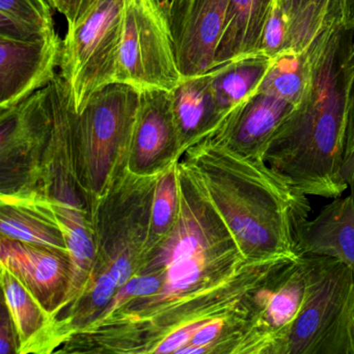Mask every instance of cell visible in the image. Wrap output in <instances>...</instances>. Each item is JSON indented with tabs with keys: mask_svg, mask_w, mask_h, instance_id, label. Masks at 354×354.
I'll list each match as a JSON object with an SVG mask.
<instances>
[{
	"mask_svg": "<svg viewBox=\"0 0 354 354\" xmlns=\"http://www.w3.org/2000/svg\"><path fill=\"white\" fill-rule=\"evenodd\" d=\"M306 50V92L267 142L262 159L306 196L339 198L349 188L344 165L354 107V28L333 16Z\"/></svg>",
	"mask_w": 354,
	"mask_h": 354,
	"instance_id": "obj_1",
	"label": "cell"
},
{
	"mask_svg": "<svg viewBox=\"0 0 354 354\" xmlns=\"http://www.w3.org/2000/svg\"><path fill=\"white\" fill-rule=\"evenodd\" d=\"M207 151L211 205L245 262L298 257V235L312 211L308 196L263 159L212 142Z\"/></svg>",
	"mask_w": 354,
	"mask_h": 354,
	"instance_id": "obj_2",
	"label": "cell"
},
{
	"mask_svg": "<svg viewBox=\"0 0 354 354\" xmlns=\"http://www.w3.org/2000/svg\"><path fill=\"white\" fill-rule=\"evenodd\" d=\"M301 257L306 266L304 299L281 354H350L353 271L335 259Z\"/></svg>",
	"mask_w": 354,
	"mask_h": 354,
	"instance_id": "obj_3",
	"label": "cell"
},
{
	"mask_svg": "<svg viewBox=\"0 0 354 354\" xmlns=\"http://www.w3.org/2000/svg\"><path fill=\"white\" fill-rule=\"evenodd\" d=\"M124 0H96L63 39L59 73L72 91L78 113L91 97L117 82Z\"/></svg>",
	"mask_w": 354,
	"mask_h": 354,
	"instance_id": "obj_4",
	"label": "cell"
},
{
	"mask_svg": "<svg viewBox=\"0 0 354 354\" xmlns=\"http://www.w3.org/2000/svg\"><path fill=\"white\" fill-rule=\"evenodd\" d=\"M183 80L161 0H124L117 82L171 92Z\"/></svg>",
	"mask_w": 354,
	"mask_h": 354,
	"instance_id": "obj_5",
	"label": "cell"
},
{
	"mask_svg": "<svg viewBox=\"0 0 354 354\" xmlns=\"http://www.w3.org/2000/svg\"><path fill=\"white\" fill-rule=\"evenodd\" d=\"M306 286L304 257H286L252 294L248 333L238 354H281Z\"/></svg>",
	"mask_w": 354,
	"mask_h": 354,
	"instance_id": "obj_6",
	"label": "cell"
},
{
	"mask_svg": "<svg viewBox=\"0 0 354 354\" xmlns=\"http://www.w3.org/2000/svg\"><path fill=\"white\" fill-rule=\"evenodd\" d=\"M140 93L121 82L95 93L78 118V145L95 181L106 175L115 153L133 138Z\"/></svg>",
	"mask_w": 354,
	"mask_h": 354,
	"instance_id": "obj_7",
	"label": "cell"
},
{
	"mask_svg": "<svg viewBox=\"0 0 354 354\" xmlns=\"http://www.w3.org/2000/svg\"><path fill=\"white\" fill-rule=\"evenodd\" d=\"M184 78L214 69L229 0H161Z\"/></svg>",
	"mask_w": 354,
	"mask_h": 354,
	"instance_id": "obj_8",
	"label": "cell"
},
{
	"mask_svg": "<svg viewBox=\"0 0 354 354\" xmlns=\"http://www.w3.org/2000/svg\"><path fill=\"white\" fill-rule=\"evenodd\" d=\"M59 34L38 41L0 37V107L8 109L48 86L61 67Z\"/></svg>",
	"mask_w": 354,
	"mask_h": 354,
	"instance_id": "obj_9",
	"label": "cell"
},
{
	"mask_svg": "<svg viewBox=\"0 0 354 354\" xmlns=\"http://www.w3.org/2000/svg\"><path fill=\"white\" fill-rule=\"evenodd\" d=\"M295 105L279 97L259 92L238 107L221 128L210 136V142L231 150L262 159L265 146Z\"/></svg>",
	"mask_w": 354,
	"mask_h": 354,
	"instance_id": "obj_10",
	"label": "cell"
},
{
	"mask_svg": "<svg viewBox=\"0 0 354 354\" xmlns=\"http://www.w3.org/2000/svg\"><path fill=\"white\" fill-rule=\"evenodd\" d=\"M297 256L335 259L354 273V198L351 194L333 198L302 225Z\"/></svg>",
	"mask_w": 354,
	"mask_h": 354,
	"instance_id": "obj_11",
	"label": "cell"
},
{
	"mask_svg": "<svg viewBox=\"0 0 354 354\" xmlns=\"http://www.w3.org/2000/svg\"><path fill=\"white\" fill-rule=\"evenodd\" d=\"M61 252L10 239L1 240L3 268L17 277L41 306L49 308L57 299L67 277Z\"/></svg>",
	"mask_w": 354,
	"mask_h": 354,
	"instance_id": "obj_12",
	"label": "cell"
},
{
	"mask_svg": "<svg viewBox=\"0 0 354 354\" xmlns=\"http://www.w3.org/2000/svg\"><path fill=\"white\" fill-rule=\"evenodd\" d=\"M272 6L273 0H229L214 69L259 55L263 32Z\"/></svg>",
	"mask_w": 354,
	"mask_h": 354,
	"instance_id": "obj_13",
	"label": "cell"
},
{
	"mask_svg": "<svg viewBox=\"0 0 354 354\" xmlns=\"http://www.w3.org/2000/svg\"><path fill=\"white\" fill-rule=\"evenodd\" d=\"M132 140L136 158L142 167L152 165L169 147L181 140L174 119L171 92L153 90L140 93Z\"/></svg>",
	"mask_w": 354,
	"mask_h": 354,
	"instance_id": "obj_14",
	"label": "cell"
},
{
	"mask_svg": "<svg viewBox=\"0 0 354 354\" xmlns=\"http://www.w3.org/2000/svg\"><path fill=\"white\" fill-rule=\"evenodd\" d=\"M180 140L213 136L223 123L211 86V74L184 78L171 92Z\"/></svg>",
	"mask_w": 354,
	"mask_h": 354,
	"instance_id": "obj_15",
	"label": "cell"
},
{
	"mask_svg": "<svg viewBox=\"0 0 354 354\" xmlns=\"http://www.w3.org/2000/svg\"><path fill=\"white\" fill-rule=\"evenodd\" d=\"M274 59L256 55L211 70V86L223 123L258 93Z\"/></svg>",
	"mask_w": 354,
	"mask_h": 354,
	"instance_id": "obj_16",
	"label": "cell"
},
{
	"mask_svg": "<svg viewBox=\"0 0 354 354\" xmlns=\"http://www.w3.org/2000/svg\"><path fill=\"white\" fill-rule=\"evenodd\" d=\"M48 0H0V37L38 41L57 34Z\"/></svg>",
	"mask_w": 354,
	"mask_h": 354,
	"instance_id": "obj_17",
	"label": "cell"
},
{
	"mask_svg": "<svg viewBox=\"0 0 354 354\" xmlns=\"http://www.w3.org/2000/svg\"><path fill=\"white\" fill-rule=\"evenodd\" d=\"M310 80L306 50L283 53L273 61L259 92L279 97L296 105L304 96Z\"/></svg>",
	"mask_w": 354,
	"mask_h": 354,
	"instance_id": "obj_18",
	"label": "cell"
},
{
	"mask_svg": "<svg viewBox=\"0 0 354 354\" xmlns=\"http://www.w3.org/2000/svg\"><path fill=\"white\" fill-rule=\"evenodd\" d=\"M3 287L18 335L21 339H30L42 325V306L17 277L3 268Z\"/></svg>",
	"mask_w": 354,
	"mask_h": 354,
	"instance_id": "obj_19",
	"label": "cell"
},
{
	"mask_svg": "<svg viewBox=\"0 0 354 354\" xmlns=\"http://www.w3.org/2000/svg\"><path fill=\"white\" fill-rule=\"evenodd\" d=\"M333 16L339 17V0H306L299 19L290 30L285 53L306 50L319 30Z\"/></svg>",
	"mask_w": 354,
	"mask_h": 354,
	"instance_id": "obj_20",
	"label": "cell"
},
{
	"mask_svg": "<svg viewBox=\"0 0 354 354\" xmlns=\"http://www.w3.org/2000/svg\"><path fill=\"white\" fill-rule=\"evenodd\" d=\"M1 233L5 237L34 245L43 246L68 254L64 235H59L40 221L14 211L3 212Z\"/></svg>",
	"mask_w": 354,
	"mask_h": 354,
	"instance_id": "obj_21",
	"label": "cell"
},
{
	"mask_svg": "<svg viewBox=\"0 0 354 354\" xmlns=\"http://www.w3.org/2000/svg\"><path fill=\"white\" fill-rule=\"evenodd\" d=\"M64 221V237L68 248V256L71 260L73 277H84L94 259V245L92 239L82 223L74 217L66 215Z\"/></svg>",
	"mask_w": 354,
	"mask_h": 354,
	"instance_id": "obj_22",
	"label": "cell"
},
{
	"mask_svg": "<svg viewBox=\"0 0 354 354\" xmlns=\"http://www.w3.org/2000/svg\"><path fill=\"white\" fill-rule=\"evenodd\" d=\"M289 36V22L283 16L281 8L273 1L270 16L263 32L259 55L277 59L287 49Z\"/></svg>",
	"mask_w": 354,
	"mask_h": 354,
	"instance_id": "obj_23",
	"label": "cell"
},
{
	"mask_svg": "<svg viewBox=\"0 0 354 354\" xmlns=\"http://www.w3.org/2000/svg\"><path fill=\"white\" fill-rule=\"evenodd\" d=\"M177 207V187L173 175L165 176L157 184L153 202V223L157 229H165L171 223Z\"/></svg>",
	"mask_w": 354,
	"mask_h": 354,
	"instance_id": "obj_24",
	"label": "cell"
},
{
	"mask_svg": "<svg viewBox=\"0 0 354 354\" xmlns=\"http://www.w3.org/2000/svg\"><path fill=\"white\" fill-rule=\"evenodd\" d=\"M160 288V279L154 277V275L134 277V279H129L125 285L120 288L119 291L113 298L111 308L113 310V308L121 306L126 300L131 297L152 295V294L158 292Z\"/></svg>",
	"mask_w": 354,
	"mask_h": 354,
	"instance_id": "obj_25",
	"label": "cell"
},
{
	"mask_svg": "<svg viewBox=\"0 0 354 354\" xmlns=\"http://www.w3.org/2000/svg\"><path fill=\"white\" fill-rule=\"evenodd\" d=\"M236 310H237V308H236ZM232 312H233V310H232ZM225 314H227V313H225ZM215 316H217V315H215ZM212 317L202 319V320L196 321V323L186 325V326L174 331L173 333H171L169 337H165V339L157 346L156 349L154 350L155 353H171V352H175L176 353L178 350L187 345V343H189L192 337H194V335H196V331H198L205 323L208 322Z\"/></svg>",
	"mask_w": 354,
	"mask_h": 354,
	"instance_id": "obj_26",
	"label": "cell"
},
{
	"mask_svg": "<svg viewBox=\"0 0 354 354\" xmlns=\"http://www.w3.org/2000/svg\"><path fill=\"white\" fill-rule=\"evenodd\" d=\"M53 9L67 20L68 26L77 22L96 0H48Z\"/></svg>",
	"mask_w": 354,
	"mask_h": 354,
	"instance_id": "obj_27",
	"label": "cell"
},
{
	"mask_svg": "<svg viewBox=\"0 0 354 354\" xmlns=\"http://www.w3.org/2000/svg\"><path fill=\"white\" fill-rule=\"evenodd\" d=\"M118 286L115 281H113V277L109 275V272L103 273L96 285H95L94 290L92 293L93 304L97 308H102V306H107L111 302L115 296V289Z\"/></svg>",
	"mask_w": 354,
	"mask_h": 354,
	"instance_id": "obj_28",
	"label": "cell"
},
{
	"mask_svg": "<svg viewBox=\"0 0 354 354\" xmlns=\"http://www.w3.org/2000/svg\"><path fill=\"white\" fill-rule=\"evenodd\" d=\"M273 1L281 8L283 16L289 22L290 32V30L299 19L300 15L304 11V6H306V0H273Z\"/></svg>",
	"mask_w": 354,
	"mask_h": 354,
	"instance_id": "obj_29",
	"label": "cell"
},
{
	"mask_svg": "<svg viewBox=\"0 0 354 354\" xmlns=\"http://www.w3.org/2000/svg\"><path fill=\"white\" fill-rule=\"evenodd\" d=\"M107 272L113 277L118 288H121L129 281L130 275H131L132 268L129 260L125 257L117 259Z\"/></svg>",
	"mask_w": 354,
	"mask_h": 354,
	"instance_id": "obj_30",
	"label": "cell"
},
{
	"mask_svg": "<svg viewBox=\"0 0 354 354\" xmlns=\"http://www.w3.org/2000/svg\"><path fill=\"white\" fill-rule=\"evenodd\" d=\"M342 24L347 28H354V0H339Z\"/></svg>",
	"mask_w": 354,
	"mask_h": 354,
	"instance_id": "obj_31",
	"label": "cell"
},
{
	"mask_svg": "<svg viewBox=\"0 0 354 354\" xmlns=\"http://www.w3.org/2000/svg\"><path fill=\"white\" fill-rule=\"evenodd\" d=\"M11 331H10V324L7 321H3L1 325V335H0V353L7 354L11 351Z\"/></svg>",
	"mask_w": 354,
	"mask_h": 354,
	"instance_id": "obj_32",
	"label": "cell"
},
{
	"mask_svg": "<svg viewBox=\"0 0 354 354\" xmlns=\"http://www.w3.org/2000/svg\"><path fill=\"white\" fill-rule=\"evenodd\" d=\"M350 354H354V319L351 328V343H350Z\"/></svg>",
	"mask_w": 354,
	"mask_h": 354,
	"instance_id": "obj_33",
	"label": "cell"
},
{
	"mask_svg": "<svg viewBox=\"0 0 354 354\" xmlns=\"http://www.w3.org/2000/svg\"><path fill=\"white\" fill-rule=\"evenodd\" d=\"M349 188H350V194H352V196H353V198H354V174H353V177H352L351 181H350Z\"/></svg>",
	"mask_w": 354,
	"mask_h": 354,
	"instance_id": "obj_34",
	"label": "cell"
}]
</instances>
